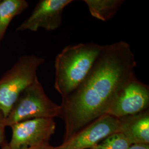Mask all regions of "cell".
Masks as SVG:
<instances>
[{
  "label": "cell",
  "instance_id": "277c9868",
  "mask_svg": "<svg viewBox=\"0 0 149 149\" xmlns=\"http://www.w3.org/2000/svg\"><path fill=\"white\" fill-rule=\"evenodd\" d=\"M61 107L46 94L42 84L37 79L21 93L5 119L6 127L37 118L59 117Z\"/></svg>",
  "mask_w": 149,
  "mask_h": 149
},
{
  "label": "cell",
  "instance_id": "9c48e42d",
  "mask_svg": "<svg viewBox=\"0 0 149 149\" xmlns=\"http://www.w3.org/2000/svg\"><path fill=\"white\" fill-rule=\"evenodd\" d=\"M119 119L120 133L128 139L132 145L149 144V109Z\"/></svg>",
  "mask_w": 149,
  "mask_h": 149
},
{
  "label": "cell",
  "instance_id": "8fae6325",
  "mask_svg": "<svg viewBox=\"0 0 149 149\" xmlns=\"http://www.w3.org/2000/svg\"><path fill=\"white\" fill-rule=\"evenodd\" d=\"M91 16L102 21L112 18L122 5L123 0H84Z\"/></svg>",
  "mask_w": 149,
  "mask_h": 149
},
{
  "label": "cell",
  "instance_id": "8992f818",
  "mask_svg": "<svg viewBox=\"0 0 149 149\" xmlns=\"http://www.w3.org/2000/svg\"><path fill=\"white\" fill-rule=\"evenodd\" d=\"M120 129L119 118L104 114L54 149H91L112 134L120 133Z\"/></svg>",
  "mask_w": 149,
  "mask_h": 149
},
{
  "label": "cell",
  "instance_id": "6da1fadb",
  "mask_svg": "<svg viewBox=\"0 0 149 149\" xmlns=\"http://www.w3.org/2000/svg\"><path fill=\"white\" fill-rule=\"evenodd\" d=\"M136 66L128 43L120 41L104 45L85 79L62 99L60 117L65 125L64 141L106 114L118 91L135 76Z\"/></svg>",
  "mask_w": 149,
  "mask_h": 149
},
{
  "label": "cell",
  "instance_id": "7a4b0ae2",
  "mask_svg": "<svg viewBox=\"0 0 149 149\" xmlns=\"http://www.w3.org/2000/svg\"><path fill=\"white\" fill-rule=\"evenodd\" d=\"M104 47L96 43H80L66 46L57 55L54 65V88L62 99L82 83Z\"/></svg>",
  "mask_w": 149,
  "mask_h": 149
},
{
  "label": "cell",
  "instance_id": "5b68a950",
  "mask_svg": "<svg viewBox=\"0 0 149 149\" xmlns=\"http://www.w3.org/2000/svg\"><path fill=\"white\" fill-rule=\"evenodd\" d=\"M149 105V86L134 76L118 91L106 114L120 118L147 110Z\"/></svg>",
  "mask_w": 149,
  "mask_h": 149
},
{
  "label": "cell",
  "instance_id": "4fadbf2b",
  "mask_svg": "<svg viewBox=\"0 0 149 149\" xmlns=\"http://www.w3.org/2000/svg\"><path fill=\"white\" fill-rule=\"evenodd\" d=\"M5 119L4 114L0 110V145L4 143L5 139Z\"/></svg>",
  "mask_w": 149,
  "mask_h": 149
},
{
  "label": "cell",
  "instance_id": "7c38bea8",
  "mask_svg": "<svg viewBox=\"0 0 149 149\" xmlns=\"http://www.w3.org/2000/svg\"><path fill=\"white\" fill-rule=\"evenodd\" d=\"M132 144L122 133L112 134L91 149H128Z\"/></svg>",
  "mask_w": 149,
  "mask_h": 149
},
{
  "label": "cell",
  "instance_id": "52a82bcc",
  "mask_svg": "<svg viewBox=\"0 0 149 149\" xmlns=\"http://www.w3.org/2000/svg\"><path fill=\"white\" fill-rule=\"evenodd\" d=\"M11 149H26L49 143L54 133L56 124L52 118H37L16 123L11 125Z\"/></svg>",
  "mask_w": 149,
  "mask_h": 149
},
{
  "label": "cell",
  "instance_id": "5bb4252c",
  "mask_svg": "<svg viewBox=\"0 0 149 149\" xmlns=\"http://www.w3.org/2000/svg\"><path fill=\"white\" fill-rule=\"evenodd\" d=\"M2 149H11L10 148L8 144H3V146ZM26 149H54V147L51 146L49 143H45L43 144H40L36 146H33L32 148H29Z\"/></svg>",
  "mask_w": 149,
  "mask_h": 149
},
{
  "label": "cell",
  "instance_id": "ba28073f",
  "mask_svg": "<svg viewBox=\"0 0 149 149\" xmlns=\"http://www.w3.org/2000/svg\"><path fill=\"white\" fill-rule=\"evenodd\" d=\"M72 0H40L31 14L20 26L17 31H29L36 32L40 28L52 31L61 26L64 9Z\"/></svg>",
  "mask_w": 149,
  "mask_h": 149
},
{
  "label": "cell",
  "instance_id": "9a60e30c",
  "mask_svg": "<svg viewBox=\"0 0 149 149\" xmlns=\"http://www.w3.org/2000/svg\"><path fill=\"white\" fill-rule=\"evenodd\" d=\"M128 149H149V144H136L131 145Z\"/></svg>",
  "mask_w": 149,
  "mask_h": 149
},
{
  "label": "cell",
  "instance_id": "2e32d148",
  "mask_svg": "<svg viewBox=\"0 0 149 149\" xmlns=\"http://www.w3.org/2000/svg\"></svg>",
  "mask_w": 149,
  "mask_h": 149
},
{
  "label": "cell",
  "instance_id": "3957f363",
  "mask_svg": "<svg viewBox=\"0 0 149 149\" xmlns=\"http://www.w3.org/2000/svg\"><path fill=\"white\" fill-rule=\"evenodd\" d=\"M45 59L35 55L19 57L0 79V110L7 117L22 92L38 78Z\"/></svg>",
  "mask_w": 149,
  "mask_h": 149
},
{
  "label": "cell",
  "instance_id": "30bf717a",
  "mask_svg": "<svg viewBox=\"0 0 149 149\" xmlns=\"http://www.w3.org/2000/svg\"><path fill=\"white\" fill-rule=\"evenodd\" d=\"M26 0H0V43L11 21L28 7Z\"/></svg>",
  "mask_w": 149,
  "mask_h": 149
}]
</instances>
